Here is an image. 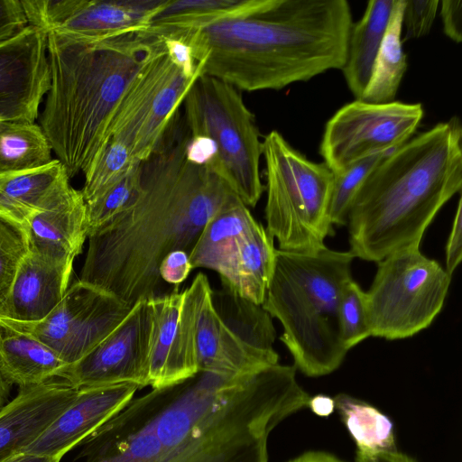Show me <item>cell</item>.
Wrapping results in <instances>:
<instances>
[{
	"label": "cell",
	"mask_w": 462,
	"mask_h": 462,
	"mask_svg": "<svg viewBox=\"0 0 462 462\" xmlns=\"http://www.w3.org/2000/svg\"><path fill=\"white\" fill-rule=\"evenodd\" d=\"M296 367L199 371L131 399L81 442L83 462H268L271 431L308 407Z\"/></svg>",
	"instance_id": "cell-1"
},
{
	"label": "cell",
	"mask_w": 462,
	"mask_h": 462,
	"mask_svg": "<svg viewBox=\"0 0 462 462\" xmlns=\"http://www.w3.org/2000/svg\"><path fill=\"white\" fill-rule=\"evenodd\" d=\"M185 129L140 164L135 201L89 233L79 281L129 307L177 291L160 276L172 251L190 254L208 219L236 195L187 147Z\"/></svg>",
	"instance_id": "cell-2"
},
{
	"label": "cell",
	"mask_w": 462,
	"mask_h": 462,
	"mask_svg": "<svg viewBox=\"0 0 462 462\" xmlns=\"http://www.w3.org/2000/svg\"><path fill=\"white\" fill-rule=\"evenodd\" d=\"M352 23L346 0H241L208 24L157 32L182 41L202 74L253 92L342 69Z\"/></svg>",
	"instance_id": "cell-3"
},
{
	"label": "cell",
	"mask_w": 462,
	"mask_h": 462,
	"mask_svg": "<svg viewBox=\"0 0 462 462\" xmlns=\"http://www.w3.org/2000/svg\"><path fill=\"white\" fill-rule=\"evenodd\" d=\"M462 188V125L452 116L387 153L350 205V252L379 262L421 238Z\"/></svg>",
	"instance_id": "cell-4"
},
{
	"label": "cell",
	"mask_w": 462,
	"mask_h": 462,
	"mask_svg": "<svg viewBox=\"0 0 462 462\" xmlns=\"http://www.w3.org/2000/svg\"><path fill=\"white\" fill-rule=\"evenodd\" d=\"M155 39L147 31L97 42L48 32L51 82L40 126L69 179L85 174L101 153Z\"/></svg>",
	"instance_id": "cell-5"
},
{
	"label": "cell",
	"mask_w": 462,
	"mask_h": 462,
	"mask_svg": "<svg viewBox=\"0 0 462 462\" xmlns=\"http://www.w3.org/2000/svg\"><path fill=\"white\" fill-rule=\"evenodd\" d=\"M354 258L350 251L327 246L313 253L276 249L262 306L280 321V340L296 369L308 376L334 372L348 352L341 340L338 307Z\"/></svg>",
	"instance_id": "cell-6"
},
{
	"label": "cell",
	"mask_w": 462,
	"mask_h": 462,
	"mask_svg": "<svg viewBox=\"0 0 462 462\" xmlns=\"http://www.w3.org/2000/svg\"><path fill=\"white\" fill-rule=\"evenodd\" d=\"M266 232L278 249L313 253L333 235L329 205L334 173L294 149L276 130L263 140Z\"/></svg>",
	"instance_id": "cell-7"
},
{
	"label": "cell",
	"mask_w": 462,
	"mask_h": 462,
	"mask_svg": "<svg viewBox=\"0 0 462 462\" xmlns=\"http://www.w3.org/2000/svg\"><path fill=\"white\" fill-rule=\"evenodd\" d=\"M182 104L188 133L211 147L210 168L245 206L255 207L264 190L260 176L263 141L240 91L202 74Z\"/></svg>",
	"instance_id": "cell-8"
},
{
	"label": "cell",
	"mask_w": 462,
	"mask_h": 462,
	"mask_svg": "<svg viewBox=\"0 0 462 462\" xmlns=\"http://www.w3.org/2000/svg\"><path fill=\"white\" fill-rule=\"evenodd\" d=\"M419 243L377 262L373 282L365 291L371 337L387 340L411 337L430 326L443 309L451 276Z\"/></svg>",
	"instance_id": "cell-9"
},
{
	"label": "cell",
	"mask_w": 462,
	"mask_h": 462,
	"mask_svg": "<svg viewBox=\"0 0 462 462\" xmlns=\"http://www.w3.org/2000/svg\"><path fill=\"white\" fill-rule=\"evenodd\" d=\"M154 35L153 46L125 93L109 133V139L124 143L136 162L147 160L162 143L178 108L202 75L201 63L186 61L172 44Z\"/></svg>",
	"instance_id": "cell-10"
},
{
	"label": "cell",
	"mask_w": 462,
	"mask_h": 462,
	"mask_svg": "<svg viewBox=\"0 0 462 462\" xmlns=\"http://www.w3.org/2000/svg\"><path fill=\"white\" fill-rule=\"evenodd\" d=\"M423 115L420 103L356 99L327 122L319 154L334 174L340 173L365 158L402 146L411 138Z\"/></svg>",
	"instance_id": "cell-11"
},
{
	"label": "cell",
	"mask_w": 462,
	"mask_h": 462,
	"mask_svg": "<svg viewBox=\"0 0 462 462\" xmlns=\"http://www.w3.org/2000/svg\"><path fill=\"white\" fill-rule=\"evenodd\" d=\"M131 309L114 296L78 280L44 319L23 322L0 318V327L40 341L64 364L70 365L105 339Z\"/></svg>",
	"instance_id": "cell-12"
},
{
	"label": "cell",
	"mask_w": 462,
	"mask_h": 462,
	"mask_svg": "<svg viewBox=\"0 0 462 462\" xmlns=\"http://www.w3.org/2000/svg\"><path fill=\"white\" fill-rule=\"evenodd\" d=\"M167 0H22L29 24L97 42L150 28Z\"/></svg>",
	"instance_id": "cell-13"
},
{
	"label": "cell",
	"mask_w": 462,
	"mask_h": 462,
	"mask_svg": "<svg viewBox=\"0 0 462 462\" xmlns=\"http://www.w3.org/2000/svg\"><path fill=\"white\" fill-rule=\"evenodd\" d=\"M152 325L149 300L134 304L122 322L79 361L64 365L57 378L76 388L148 383Z\"/></svg>",
	"instance_id": "cell-14"
},
{
	"label": "cell",
	"mask_w": 462,
	"mask_h": 462,
	"mask_svg": "<svg viewBox=\"0 0 462 462\" xmlns=\"http://www.w3.org/2000/svg\"><path fill=\"white\" fill-rule=\"evenodd\" d=\"M48 33L29 24L0 43V120L34 123L50 88Z\"/></svg>",
	"instance_id": "cell-15"
},
{
	"label": "cell",
	"mask_w": 462,
	"mask_h": 462,
	"mask_svg": "<svg viewBox=\"0 0 462 462\" xmlns=\"http://www.w3.org/2000/svg\"><path fill=\"white\" fill-rule=\"evenodd\" d=\"M152 325L148 383L164 387L198 371L194 345V301L189 290L149 300Z\"/></svg>",
	"instance_id": "cell-16"
},
{
	"label": "cell",
	"mask_w": 462,
	"mask_h": 462,
	"mask_svg": "<svg viewBox=\"0 0 462 462\" xmlns=\"http://www.w3.org/2000/svg\"><path fill=\"white\" fill-rule=\"evenodd\" d=\"M194 301V345L198 371L242 375L278 364L279 356L256 350L245 343L219 316L212 289L203 273L188 287Z\"/></svg>",
	"instance_id": "cell-17"
},
{
	"label": "cell",
	"mask_w": 462,
	"mask_h": 462,
	"mask_svg": "<svg viewBox=\"0 0 462 462\" xmlns=\"http://www.w3.org/2000/svg\"><path fill=\"white\" fill-rule=\"evenodd\" d=\"M29 250L73 266L88 239L87 205L80 190L65 179L25 224Z\"/></svg>",
	"instance_id": "cell-18"
},
{
	"label": "cell",
	"mask_w": 462,
	"mask_h": 462,
	"mask_svg": "<svg viewBox=\"0 0 462 462\" xmlns=\"http://www.w3.org/2000/svg\"><path fill=\"white\" fill-rule=\"evenodd\" d=\"M138 389L134 383L79 388L72 403L23 452L61 459L116 414Z\"/></svg>",
	"instance_id": "cell-19"
},
{
	"label": "cell",
	"mask_w": 462,
	"mask_h": 462,
	"mask_svg": "<svg viewBox=\"0 0 462 462\" xmlns=\"http://www.w3.org/2000/svg\"><path fill=\"white\" fill-rule=\"evenodd\" d=\"M79 389L60 378L19 387L0 411V462L23 452L75 400Z\"/></svg>",
	"instance_id": "cell-20"
},
{
	"label": "cell",
	"mask_w": 462,
	"mask_h": 462,
	"mask_svg": "<svg viewBox=\"0 0 462 462\" xmlns=\"http://www.w3.org/2000/svg\"><path fill=\"white\" fill-rule=\"evenodd\" d=\"M72 269L28 250L16 269L0 318L23 322L44 319L62 300Z\"/></svg>",
	"instance_id": "cell-21"
},
{
	"label": "cell",
	"mask_w": 462,
	"mask_h": 462,
	"mask_svg": "<svg viewBox=\"0 0 462 462\" xmlns=\"http://www.w3.org/2000/svg\"><path fill=\"white\" fill-rule=\"evenodd\" d=\"M275 252L273 238L257 223L236 243L216 272L223 286L262 305L273 272Z\"/></svg>",
	"instance_id": "cell-22"
},
{
	"label": "cell",
	"mask_w": 462,
	"mask_h": 462,
	"mask_svg": "<svg viewBox=\"0 0 462 462\" xmlns=\"http://www.w3.org/2000/svg\"><path fill=\"white\" fill-rule=\"evenodd\" d=\"M395 1H369L362 18L352 23L341 70L356 99L362 97L370 80Z\"/></svg>",
	"instance_id": "cell-23"
},
{
	"label": "cell",
	"mask_w": 462,
	"mask_h": 462,
	"mask_svg": "<svg viewBox=\"0 0 462 462\" xmlns=\"http://www.w3.org/2000/svg\"><path fill=\"white\" fill-rule=\"evenodd\" d=\"M258 222L237 197L222 206L204 226L189 254L192 270H216L236 243Z\"/></svg>",
	"instance_id": "cell-24"
},
{
	"label": "cell",
	"mask_w": 462,
	"mask_h": 462,
	"mask_svg": "<svg viewBox=\"0 0 462 462\" xmlns=\"http://www.w3.org/2000/svg\"><path fill=\"white\" fill-rule=\"evenodd\" d=\"M66 365L40 341L0 327V368L6 380L19 387L45 383Z\"/></svg>",
	"instance_id": "cell-25"
},
{
	"label": "cell",
	"mask_w": 462,
	"mask_h": 462,
	"mask_svg": "<svg viewBox=\"0 0 462 462\" xmlns=\"http://www.w3.org/2000/svg\"><path fill=\"white\" fill-rule=\"evenodd\" d=\"M69 178L58 160L38 169L0 175V214L25 226L52 191Z\"/></svg>",
	"instance_id": "cell-26"
},
{
	"label": "cell",
	"mask_w": 462,
	"mask_h": 462,
	"mask_svg": "<svg viewBox=\"0 0 462 462\" xmlns=\"http://www.w3.org/2000/svg\"><path fill=\"white\" fill-rule=\"evenodd\" d=\"M404 0H396L383 42L376 56L370 80L360 100L383 104L395 101L407 69L402 43Z\"/></svg>",
	"instance_id": "cell-27"
},
{
	"label": "cell",
	"mask_w": 462,
	"mask_h": 462,
	"mask_svg": "<svg viewBox=\"0 0 462 462\" xmlns=\"http://www.w3.org/2000/svg\"><path fill=\"white\" fill-rule=\"evenodd\" d=\"M52 148L40 125L0 122V175L31 171L49 164Z\"/></svg>",
	"instance_id": "cell-28"
},
{
	"label": "cell",
	"mask_w": 462,
	"mask_h": 462,
	"mask_svg": "<svg viewBox=\"0 0 462 462\" xmlns=\"http://www.w3.org/2000/svg\"><path fill=\"white\" fill-rule=\"evenodd\" d=\"M334 402L357 451L373 454L397 449L393 422L379 410L344 393Z\"/></svg>",
	"instance_id": "cell-29"
},
{
	"label": "cell",
	"mask_w": 462,
	"mask_h": 462,
	"mask_svg": "<svg viewBox=\"0 0 462 462\" xmlns=\"http://www.w3.org/2000/svg\"><path fill=\"white\" fill-rule=\"evenodd\" d=\"M241 0H167L149 29H189L217 21L232 13Z\"/></svg>",
	"instance_id": "cell-30"
},
{
	"label": "cell",
	"mask_w": 462,
	"mask_h": 462,
	"mask_svg": "<svg viewBox=\"0 0 462 462\" xmlns=\"http://www.w3.org/2000/svg\"><path fill=\"white\" fill-rule=\"evenodd\" d=\"M137 163L140 162L133 160L124 143L110 138L94 164L84 174L85 181L80 191L86 203L97 198Z\"/></svg>",
	"instance_id": "cell-31"
},
{
	"label": "cell",
	"mask_w": 462,
	"mask_h": 462,
	"mask_svg": "<svg viewBox=\"0 0 462 462\" xmlns=\"http://www.w3.org/2000/svg\"><path fill=\"white\" fill-rule=\"evenodd\" d=\"M140 163L87 205L88 236L128 208L139 192Z\"/></svg>",
	"instance_id": "cell-32"
},
{
	"label": "cell",
	"mask_w": 462,
	"mask_h": 462,
	"mask_svg": "<svg viewBox=\"0 0 462 462\" xmlns=\"http://www.w3.org/2000/svg\"><path fill=\"white\" fill-rule=\"evenodd\" d=\"M389 152H381L365 158L340 173L334 174L329 205L332 226H345L352 200L367 175Z\"/></svg>",
	"instance_id": "cell-33"
},
{
	"label": "cell",
	"mask_w": 462,
	"mask_h": 462,
	"mask_svg": "<svg viewBox=\"0 0 462 462\" xmlns=\"http://www.w3.org/2000/svg\"><path fill=\"white\" fill-rule=\"evenodd\" d=\"M28 250L25 226L0 214V310L16 269Z\"/></svg>",
	"instance_id": "cell-34"
},
{
	"label": "cell",
	"mask_w": 462,
	"mask_h": 462,
	"mask_svg": "<svg viewBox=\"0 0 462 462\" xmlns=\"http://www.w3.org/2000/svg\"><path fill=\"white\" fill-rule=\"evenodd\" d=\"M338 319L341 340L347 351L371 337L365 314V291L353 278L342 291Z\"/></svg>",
	"instance_id": "cell-35"
},
{
	"label": "cell",
	"mask_w": 462,
	"mask_h": 462,
	"mask_svg": "<svg viewBox=\"0 0 462 462\" xmlns=\"http://www.w3.org/2000/svg\"><path fill=\"white\" fill-rule=\"evenodd\" d=\"M439 5V0H404L402 27L406 39L420 38L430 32Z\"/></svg>",
	"instance_id": "cell-36"
},
{
	"label": "cell",
	"mask_w": 462,
	"mask_h": 462,
	"mask_svg": "<svg viewBox=\"0 0 462 462\" xmlns=\"http://www.w3.org/2000/svg\"><path fill=\"white\" fill-rule=\"evenodd\" d=\"M29 25L21 0H0V43Z\"/></svg>",
	"instance_id": "cell-37"
},
{
	"label": "cell",
	"mask_w": 462,
	"mask_h": 462,
	"mask_svg": "<svg viewBox=\"0 0 462 462\" xmlns=\"http://www.w3.org/2000/svg\"><path fill=\"white\" fill-rule=\"evenodd\" d=\"M191 270L189 254L184 250H175L163 258L159 267V273L166 284L178 289Z\"/></svg>",
	"instance_id": "cell-38"
},
{
	"label": "cell",
	"mask_w": 462,
	"mask_h": 462,
	"mask_svg": "<svg viewBox=\"0 0 462 462\" xmlns=\"http://www.w3.org/2000/svg\"><path fill=\"white\" fill-rule=\"evenodd\" d=\"M462 258V199H458L451 230L446 245V272L452 277Z\"/></svg>",
	"instance_id": "cell-39"
},
{
	"label": "cell",
	"mask_w": 462,
	"mask_h": 462,
	"mask_svg": "<svg viewBox=\"0 0 462 462\" xmlns=\"http://www.w3.org/2000/svg\"><path fill=\"white\" fill-rule=\"evenodd\" d=\"M443 31L451 41L462 42V1L443 0L439 2Z\"/></svg>",
	"instance_id": "cell-40"
},
{
	"label": "cell",
	"mask_w": 462,
	"mask_h": 462,
	"mask_svg": "<svg viewBox=\"0 0 462 462\" xmlns=\"http://www.w3.org/2000/svg\"><path fill=\"white\" fill-rule=\"evenodd\" d=\"M356 462H415L411 457L397 449L378 453L357 451Z\"/></svg>",
	"instance_id": "cell-41"
},
{
	"label": "cell",
	"mask_w": 462,
	"mask_h": 462,
	"mask_svg": "<svg viewBox=\"0 0 462 462\" xmlns=\"http://www.w3.org/2000/svg\"><path fill=\"white\" fill-rule=\"evenodd\" d=\"M319 416H328L335 409L334 399L327 395H315L310 397L309 406Z\"/></svg>",
	"instance_id": "cell-42"
},
{
	"label": "cell",
	"mask_w": 462,
	"mask_h": 462,
	"mask_svg": "<svg viewBox=\"0 0 462 462\" xmlns=\"http://www.w3.org/2000/svg\"><path fill=\"white\" fill-rule=\"evenodd\" d=\"M289 462H344L337 457L322 452V451H309Z\"/></svg>",
	"instance_id": "cell-43"
},
{
	"label": "cell",
	"mask_w": 462,
	"mask_h": 462,
	"mask_svg": "<svg viewBox=\"0 0 462 462\" xmlns=\"http://www.w3.org/2000/svg\"><path fill=\"white\" fill-rule=\"evenodd\" d=\"M60 458L42 455V454H32V453H25L21 452L12 457L6 462H60Z\"/></svg>",
	"instance_id": "cell-44"
},
{
	"label": "cell",
	"mask_w": 462,
	"mask_h": 462,
	"mask_svg": "<svg viewBox=\"0 0 462 462\" xmlns=\"http://www.w3.org/2000/svg\"><path fill=\"white\" fill-rule=\"evenodd\" d=\"M11 383L6 380L0 368V411L8 403Z\"/></svg>",
	"instance_id": "cell-45"
},
{
	"label": "cell",
	"mask_w": 462,
	"mask_h": 462,
	"mask_svg": "<svg viewBox=\"0 0 462 462\" xmlns=\"http://www.w3.org/2000/svg\"><path fill=\"white\" fill-rule=\"evenodd\" d=\"M0 122H1V120H0Z\"/></svg>",
	"instance_id": "cell-46"
}]
</instances>
